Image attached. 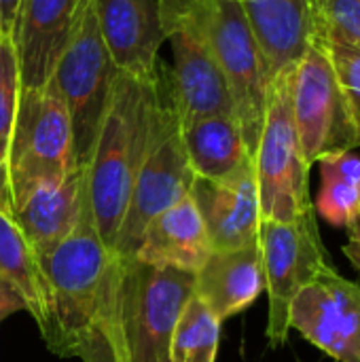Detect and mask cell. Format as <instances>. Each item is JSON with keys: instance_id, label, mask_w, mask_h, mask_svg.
<instances>
[{"instance_id": "6da1fadb", "label": "cell", "mask_w": 360, "mask_h": 362, "mask_svg": "<svg viewBox=\"0 0 360 362\" xmlns=\"http://www.w3.org/2000/svg\"><path fill=\"white\" fill-rule=\"evenodd\" d=\"M49 286L42 337L57 356L81 362H129L121 314L123 259L108 250L85 208L76 229L38 257Z\"/></svg>"}, {"instance_id": "7a4b0ae2", "label": "cell", "mask_w": 360, "mask_h": 362, "mask_svg": "<svg viewBox=\"0 0 360 362\" xmlns=\"http://www.w3.org/2000/svg\"><path fill=\"white\" fill-rule=\"evenodd\" d=\"M155 81L157 76L153 81H138L117 72L83 165L85 195L93 227L102 244L112 252L134 180L149 146L157 98Z\"/></svg>"}, {"instance_id": "3957f363", "label": "cell", "mask_w": 360, "mask_h": 362, "mask_svg": "<svg viewBox=\"0 0 360 362\" xmlns=\"http://www.w3.org/2000/svg\"><path fill=\"white\" fill-rule=\"evenodd\" d=\"M155 89L157 98L149 146L134 180L117 235L115 252L121 259H134L149 223L189 195L195 180L182 142L180 117L172 102L163 66H159Z\"/></svg>"}, {"instance_id": "277c9868", "label": "cell", "mask_w": 360, "mask_h": 362, "mask_svg": "<svg viewBox=\"0 0 360 362\" xmlns=\"http://www.w3.org/2000/svg\"><path fill=\"white\" fill-rule=\"evenodd\" d=\"M185 25L197 30L214 53L233 98L236 121L255 155L272 78L244 2L208 0Z\"/></svg>"}, {"instance_id": "5b68a950", "label": "cell", "mask_w": 360, "mask_h": 362, "mask_svg": "<svg viewBox=\"0 0 360 362\" xmlns=\"http://www.w3.org/2000/svg\"><path fill=\"white\" fill-rule=\"evenodd\" d=\"M291 70L280 72L267 93L265 119L252 155L263 221L289 223L314 208L310 165L303 159L291 106Z\"/></svg>"}, {"instance_id": "8992f818", "label": "cell", "mask_w": 360, "mask_h": 362, "mask_svg": "<svg viewBox=\"0 0 360 362\" xmlns=\"http://www.w3.org/2000/svg\"><path fill=\"white\" fill-rule=\"evenodd\" d=\"M117 72L98 28L93 0H79L68 42L49 83L68 108L74 157L81 168L91 151Z\"/></svg>"}, {"instance_id": "52a82bcc", "label": "cell", "mask_w": 360, "mask_h": 362, "mask_svg": "<svg viewBox=\"0 0 360 362\" xmlns=\"http://www.w3.org/2000/svg\"><path fill=\"white\" fill-rule=\"evenodd\" d=\"M195 295V274L136 259L121 265V314L129 362H170L180 312Z\"/></svg>"}, {"instance_id": "ba28073f", "label": "cell", "mask_w": 360, "mask_h": 362, "mask_svg": "<svg viewBox=\"0 0 360 362\" xmlns=\"http://www.w3.org/2000/svg\"><path fill=\"white\" fill-rule=\"evenodd\" d=\"M76 168L72 121L55 87L21 91L8 140L11 204L32 185Z\"/></svg>"}, {"instance_id": "9c48e42d", "label": "cell", "mask_w": 360, "mask_h": 362, "mask_svg": "<svg viewBox=\"0 0 360 362\" xmlns=\"http://www.w3.org/2000/svg\"><path fill=\"white\" fill-rule=\"evenodd\" d=\"M291 106L299 146L310 168L329 153L359 148V129L350 106L316 38L308 40L293 66Z\"/></svg>"}, {"instance_id": "30bf717a", "label": "cell", "mask_w": 360, "mask_h": 362, "mask_svg": "<svg viewBox=\"0 0 360 362\" xmlns=\"http://www.w3.org/2000/svg\"><path fill=\"white\" fill-rule=\"evenodd\" d=\"M257 242L261 248L265 293L269 301L267 341L272 348H280L291 333L289 310L295 295L329 265L316 223V210L312 208L289 223L261 221Z\"/></svg>"}, {"instance_id": "8fae6325", "label": "cell", "mask_w": 360, "mask_h": 362, "mask_svg": "<svg viewBox=\"0 0 360 362\" xmlns=\"http://www.w3.org/2000/svg\"><path fill=\"white\" fill-rule=\"evenodd\" d=\"M289 327L333 361L360 362V284L329 263L295 295Z\"/></svg>"}, {"instance_id": "7c38bea8", "label": "cell", "mask_w": 360, "mask_h": 362, "mask_svg": "<svg viewBox=\"0 0 360 362\" xmlns=\"http://www.w3.org/2000/svg\"><path fill=\"white\" fill-rule=\"evenodd\" d=\"M166 40L172 45V66L166 68V76L180 123L216 115L236 117L227 78L199 32L180 25Z\"/></svg>"}, {"instance_id": "4fadbf2b", "label": "cell", "mask_w": 360, "mask_h": 362, "mask_svg": "<svg viewBox=\"0 0 360 362\" xmlns=\"http://www.w3.org/2000/svg\"><path fill=\"white\" fill-rule=\"evenodd\" d=\"M93 6L115 68L138 81H153L166 42L157 0H93Z\"/></svg>"}, {"instance_id": "5bb4252c", "label": "cell", "mask_w": 360, "mask_h": 362, "mask_svg": "<svg viewBox=\"0 0 360 362\" xmlns=\"http://www.w3.org/2000/svg\"><path fill=\"white\" fill-rule=\"evenodd\" d=\"M191 197L202 214L212 250H231L257 244L263 218L252 163L225 180H206L195 176Z\"/></svg>"}, {"instance_id": "9a60e30c", "label": "cell", "mask_w": 360, "mask_h": 362, "mask_svg": "<svg viewBox=\"0 0 360 362\" xmlns=\"http://www.w3.org/2000/svg\"><path fill=\"white\" fill-rule=\"evenodd\" d=\"M13 216L36 255L57 248L79 225L85 208V170L76 168L59 178L32 185L11 204Z\"/></svg>"}, {"instance_id": "2e32d148", "label": "cell", "mask_w": 360, "mask_h": 362, "mask_svg": "<svg viewBox=\"0 0 360 362\" xmlns=\"http://www.w3.org/2000/svg\"><path fill=\"white\" fill-rule=\"evenodd\" d=\"M79 0H23L13 30L21 91L49 85L68 42Z\"/></svg>"}, {"instance_id": "e0dca14e", "label": "cell", "mask_w": 360, "mask_h": 362, "mask_svg": "<svg viewBox=\"0 0 360 362\" xmlns=\"http://www.w3.org/2000/svg\"><path fill=\"white\" fill-rule=\"evenodd\" d=\"M263 291L265 276L259 242L244 248L212 250L195 272V295L221 322L250 308Z\"/></svg>"}, {"instance_id": "ac0fdd59", "label": "cell", "mask_w": 360, "mask_h": 362, "mask_svg": "<svg viewBox=\"0 0 360 362\" xmlns=\"http://www.w3.org/2000/svg\"><path fill=\"white\" fill-rule=\"evenodd\" d=\"M210 252L212 246L202 214L189 193L149 223L134 259L195 274Z\"/></svg>"}, {"instance_id": "d6986e66", "label": "cell", "mask_w": 360, "mask_h": 362, "mask_svg": "<svg viewBox=\"0 0 360 362\" xmlns=\"http://www.w3.org/2000/svg\"><path fill=\"white\" fill-rule=\"evenodd\" d=\"M263 51L269 78L291 70L312 32L310 0H242Z\"/></svg>"}, {"instance_id": "ffe728a7", "label": "cell", "mask_w": 360, "mask_h": 362, "mask_svg": "<svg viewBox=\"0 0 360 362\" xmlns=\"http://www.w3.org/2000/svg\"><path fill=\"white\" fill-rule=\"evenodd\" d=\"M182 142L197 178L225 180L252 163V153L236 117H204L180 123Z\"/></svg>"}, {"instance_id": "44dd1931", "label": "cell", "mask_w": 360, "mask_h": 362, "mask_svg": "<svg viewBox=\"0 0 360 362\" xmlns=\"http://www.w3.org/2000/svg\"><path fill=\"white\" fill-rule=\"evenodd\" d=\"M0 280L8 284L36 320L38 329L49 316V286L34 246L17 225L13 210L0 208Z\"/></svg>"}, {"instance_id": "7402d4cb", "label": "cell", "mask_w": 360, "mask_h": 362, "mask_svg": "<svg viewBox=\"0 0 360 362\" xmlns=\"http://www.w3.org/2000/svg\"><path fill=\"white\" fill-rule=\"evenodd\" d=\"M320 165V191L314 210L333 227H352L360 214V153L335 151L316 161Z\"/></svg>"}, {"instance_id": "603a6c76", "label": "cell", "mask_w": 360, "mask_h": 362, "mask_svg": "<svg viewBox=\"0 0 360 362\" xmlns=\"http://www.w3.org/2000/svg\"><path fill=\"white\" fill-rule=\"evenodd\" d=\"M221 327L223 322L212 310L193 295L176 322L170 344V362H216Z\"/></svg>"}, {"instance_id": "cb8c5ba5", "label": "cell", "mask_w": 360, "mask_h": 362, "mask_svg": "<svg viewBox=\"0 0 360 362\" xmlns=\"http://www.w3.org/2000/svg\"><path fill=\"white\" fill-rule=\"evenodd\" d=\"M310 38H316L325 49L333 66L335 78L339 83V89L350 106L356 129L360 132V45L344 42L323 34H310Z\"/></svg>"}, {"instance_id": "d4e9b609", "label": "cell", "mask_w": 360, "mask_h": 362, "mask_svg": "<svg viewBox=\"0 0 360 362\" xmlns=\"http://www.w3.org/2000/svg\"><path fill=\"white\" fill-rule=\"evenodd\" d=\"M312 32L360 45V0H310Z\"/></svg>"}, {"instance_id": "484cf974", "label": "cell", "mask_w": 360, "mask_h": 362, "mask_svg": "<svg viewBox=\"0 0 360 362\" xmlns=\"http://www.w3.org/2000/svg\"><path fill=\"white\" fill-rule=\"evenodd\" d=\"M21 93L19 62L13 38L0 36V138L11 140Z\"/></svg>"}, {"instance_id": "4316f807", "label": "cell", "mask_w": 360, "mask_h": 362, "mask_svg": "<svg viewBox=\"0 0 360 362\" xmlns=\"http://www.w3.org/2000/svg\"><path fill=\"white\" fill-rule=\"evenodd\" d=\"M206 2L208 0H157L163 34L168 36L174 28L185 25L195 15V11Z\"/></svg>"}, {"instance_id": "83f0119b", "label": "cell", "mask_w": 360, "mask_h": 362, "mask_svg": "<svg viewBox=\"0 0 360 362\" xmlns=\"http://www.w3.org/2000/svg\"><path fill=\"white\" fill-rule=\"evenodd\" d=\"M0 208H11V178H8V140L0 138Z\"/></svg>"}, {"instance_id": "f1b7e54d", "label": "cell", "mask_w": 360, "mask_h": 362, "mask_svg": "<svg viewBox=\"0 0 360 362\" xmlns=\"http://www.w3.org/2000/svg\"><path fill=\"white\" fill-rule=\"evenodd\" d=\"M23 0H0V36L13 38V30L17 23V15Z\"/></svg>"}, {"instance_id": "f546056e", "label": "cell", "mask_w": 360, "mask_h": 362, "mask_svg": "<svg viewBox=\"0 0 360 362\" xmlns=\"http://www.w3.org/2000/svg\"><path fill=\"white\" fill-rule=\"evenodd\" d=\"M344 255L348 257V261L354 265V269L360 274V214L354 221V225L350 227V235L348 242L344 244Z\"/></svg>"}, {"instance_id": "4dcf8cb0", "label": "cell", "mask_w": 360, "mask_h": 362, "mask_svg": "<svg viewBox=\"0 0 360 362\" xmlns=\"http://www.w3.org/2000/svg\"><path fill=\"white\" fill-rule=\"evenodd\" d=\"M359 148H360V132H359Z\"/></svg>"}]
</instances>
